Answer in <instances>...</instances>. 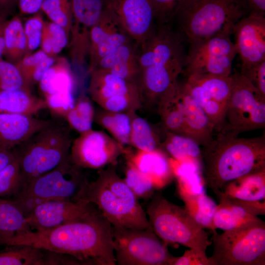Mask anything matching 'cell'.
<instances>
[{"label":"cell","mask_w":265,"mask_h":265,"mask_svg":"<svg viewBox=\"0 0 265 265\" xmlns=\"http://www.w3.org/2000/svg\"><path fill=\"white\" fill-rule=\"evenodd\" d=\"M43 251V265H82L75 257L61 252L45 249Z\"/></svg>","instance_id":"52"},{"label":"cell","mask_w":265,"mask_h":265,"mask_svg":"<svg viewBox=\"0 0 265 265\" xmlns=\"http://www.w3.org/2000/svg\"><path fill=\"white\" fill-rule=\"evenodd\" d=\"M15 158L12 149L0 147V171Z\"/></svg>","instance_id":"57"},{"label":"cell","mask_w":265,"mask_h":265,"mask_svg":"<svg viewBox=\"0 0 265 265\" xmlns=\"http://www.w3.org/2000/svg\"><path fill=\"white\" fill-rule=\"evenodd\" d=\"M222 195L250 213L265 214V170L248 175L228 184Z\"/></svg>","instance_id":"19"},{"label":"cell","mask_w":265,"mask_h":265,"mask_svg":"<svg viewBox=\"0 0 265 265\" xmlns=\"http://www.w3.org/2000/svg\"><path fill=\"white\" fill-rule=\"evenodd\" d=\"M70 156L58 166L31 181L12 200L25 215L36 205L50 200H84L89 181Z\"/></svg>","instance_id":"5"},{"label":"cell","mask_w":265,"mask_h":265,"mask_svg":"<svg viewBox=\"0 0 265 265\" xmlns=\"http://www.w3.org/2000/svg\"><path fill=\"white\" fill-rule=\"evenodd\" d=\"M54 123L33 116L0 113V147L13 149L34 133Z\"/></svg>","instance_id":"22"},{"label":"cell","mask_w":265,"mask_h":265,"mask_svg":"<svg viewBox=\"0 0 265 265\" xmlns=\"http://www.w3.org/2000/svg\"><path fill=\"white\" fill-rule=\"evenodd\" d=\"M9 14L6 12H0V59L2 58L4 47V27Z\"/></svg>","instance_id":"58"},{"label":"cell","mask_w":265,"mask_h":265,"mask_svg":"<svg viewBox=\"0 0 265 265\" xmlns=\"http://www.w3.org/2000/svg\"><path fill=\"white\" fill-rule=\"evenodd\" d=\"M230 35L219 34L208 39L189 43L182 73L187 76L201 64L221 55H236L237 51Z\"/></svg>","instance_id":"24"},{"label":"cell","mask_w":265,"mask_h":265,"mask_svg":"<svg viewBox=\"0 0 265 265\" xmlns=\"http://www.w3.org/2000/svg\"><path fill=\"white\" fill-rule=\"evenodd\" d=\"M89 74V96L101 108L113 112H136L143 108L135 84L104 70L95 69Z\"/></svg>","instance_id":"11"},{"label":"cell","mask_w":265,"mask_h":265,"mask_svg":"<svg viewBox=\"0 0 265 265\" xmlns=\"http://www.w3.org/2000/svg\"><path fill=\"white\" fill-rule=\"evenodd\" d=\"M134 112H113L95 110L94 122L106 130L123 146H131L132 122Z\"/></svg>","instance_id":"30"},{"label":"cell","mask_w":265,"mask_h":265,"mask_svg":"<svg viewBox=\"0 0 265 265\" xmlns=\"http://www.w3.org/2000/svg\"><path fill=\"white\" fill-rule=\"evenodd\" d=\"M4 47L2 57L15 65L27 55L23 23L18 15L6 21L3 31Z\"/></svg>","instance_id":"31"},{"label":"cell","mask_w":265,"mask_h":265,"mask_svg":"<svg viewBox=\"0 0 265 265\" xmlns=\"http://www.w3.org/2000/svg\"><path fill=\"white\" fill-rule=\"evenodd\" d=\"M243 13L232 0H184L174 18L189 43L219 34L231 35Z\"/></svg>","instance_id":"4"},{"label":"cell","mask_w":265,"mask_h":265,"mask_svg":"<svg viewBox=\"0 0 265 265\" xmlns=\"http://www.w3.org/2000/svg\"><path fill=\"white\" fill-rule=\"evenodd\" d=\"M29 231L25 214L13 200L0 198V242Z\"/></svg>","instance_id":"32"},{"label":"cell","mask_w":265,"mask_h":265,"mask_svg":"<svg viewBox=\"0 0 265 265\" xmlns=\"http://www.w3.org/2000/svg\"><path fill=\"white\" fill-rule=\"evenodd\" d=\"M48 55L41 50L25 56L15 65L20 72L26 85L31 90L32 77L38 64Z\"/></svg>","instance_id":"47"},{"label":"cell","mask_w":265,"mask_h":265,"mask_svg":"<svg viewBox=\"0 0 265 265\" xmlns=\"http://www.w3.org/2000/svg\"><path fill=\"white\" fill-rule=\"evenodd\" d=\"M186 80L202 86L213 99L226 107L232 87L231 75L223 77L207 74H193L187 76Z\"/></svg>","instance_id":"35"},{"label":"cell","mask_w":265,"mask_h":265,"mask_svg":"<svg viewBox=\"0 0 265 265\" xmlns=\"http://www.w3.org/2000/svg\"><path fill=\"white\" fill-rule=\"evenodd\" d=\"M6 246L0 250V265H43L42 249L26 244Z\"/></svg>","instance_id":"36"},{"label":"cell","mask_w":265,"mask_h":265,"mask_svg":"<svg viewBox=\"0 0 265 265\" xmlns=\"http://www.w3.org/2000/svg\"><path fill=\"white\" fill-rule=\"evenodd\" d=\"M124 155L127 161L153 182L157 190L165 186L174 177L169 157L161 149L152 151L136 149L133 152L126 149Z\"/></svg>","instance_id":"21"},{"label":"cell","mask_w":265,"mask_h":265,"mask_svg":"<svg viewBox=\"0 0 265 265\" xmlns=\"http://www.w3.org/2000/svg\"><path fill=\"white\" fill-rule=\"evenodd\" d=\"M202 150L204 185L217 196L229 183L265 170V136L218 132Z\"/></svg>","instance_id":"2"},{"label":"cell","mask_w":265,"mask_h":265,"mask_svg":"<svg viewBox=\"0 0 265 265\" xmlns=\"http://www.w3.org/2000/svg\"><path fill=\"white\" fill-rule=\"evenodd\" d=\"M133 41L117 20L104 9L100 20L90 31L89 74L105 56L120 46Z\"/></svg>","instance_id":"18"},{"label":"cell","mask_w":265,"mask_h":265,"mask_svg":"<svg viewBox=\"0 0 265 265\" xmlns=\"http://www.w3.org/2000/svg\"><path fill=\"white\" fill-rule=\"evenodd\" d=\"M171 265H210V262L206 253L189 248L182 256L174 257Z\"/></svg>","instance_id":"51"},{"label":"cell","mask_w":265,"mask_h":265,"mask_svg":"<svg viewBox=\"0 0 265 265\" xmlns=\"http://www.w3.org/2000/svg\"><path fill=\"white\" fill-rule=\"evenodd\" d=\"M244 16L254 15L265 17V0H232Z\"/></svg>","instance_id":"53"},{"label":"cell","mask_w":265,"mask_h":265,"mask_svg":"<svg viewBox=\"0 0 265 265\" xmlns=\"http://www.w3.org/2000/svg\"><path fill=\"white\" fill-rule=\"evenodd\" d=\"M138 50V46L133 41L125 43L103 57L94 69L107 71L137 87L141 72Z\"/></svg>","instance_id":"23"},{"label":"cell","mask_w":265,"mask_h":265,"mask_svg":"<svg viewBox=\"0 0 265 265\" xmlns=\"http://www.w3.org/2000/svg\"><path fill=\"white\" fill-rule=\"evenodd\" d=\"M95 109L91 100L84 95L76 100L73 107L67 114L65 119L68 125L80 134L92 129Z\"/></svg>","instance_id":"39"},{"label":"cell","mask_w":265,"mask_h":265,"mask_svg":"<svg viewBox=\"0 0 265 265\" xmlns=\"http://www.w3.org/2000/svg\"><path fill=\"white\" fill-rule=\"evenodd\" d=\"M176 188L184 208L193 219L204 229L216 230L213 220L217 204L214 200L205 192L196 193L180 187Z\"/></svg>","instance_id":"28"},{"label":"cell","mask_w":265,"mask_h":265,"mask_svg":"<svg viewBox=\"0 0 265 265\" xmlns=\"http://www.w3.org/2000/svg\"><path fill=\"white\" fill-rule=\"evenodd\" d=\"M159 137L145 119L134 112L132 122L131 146L136 150L152 151L160 149Z\"/></svg>","instance_id":"38"},{"label":"cell","mask_w":265,"mask_h":265,"mask_svg":"<svg viewBox=\"0 0 265 265\" xmlns=\"http://www.w3.org/2000/svg\"><path fill=\"white\" fill-rule=\"evenodd\" d=\"M239 73L265 97V60Z\"/></svg>","instance_id":"50"},{"label":"cell","mask_w":265,"mask_h":265,"mask_svg":"<svg viewBox=\"0 0 265 265\" xmlns=\"http://www.w3.org/2000/svg\"><path fill=\"white\" fill-rule=\"evenodd\" d=\"M21 89L31 91L16 66L2 58L0 59V90Z\"/></svg>","instance_id":"44"},{"label":"cell","mask_w":265,"mask_h":265,"mask_svg":"<svg viewBox=\"0 0 265 265\" xmlns=\"http://www.w3.org/2000/svg\"><path fill=\"white\" fill-rule=\"evenodd\" d=\"M72 142L69 129L54 123L14 148L20 166L22 189L68 158Z\"/></svg>","instance_id":"6"},{"label":"cell","mask_w":265,"mask_h":265,"mask_svg":"<svg viewBox=\"0 0 265 265\" xmlns=\"http://www.w3.org/2000/svg\"><path fill=\"white\" fill-rule=\"evenodd\" d=\"M44 99L51 114L61 118H65L76 102L72 92H55L45 97Z\"/></svg>","instance_id":"46"},{"label":"cell","mask_w":265,"mask_h":265,"mask_svg":"<svg viewBox=\"0 0 265 265\" xmlns=\"http://www.w3.org/2000/svg\"><path fill=\"white\" fill-rule=\"evenodd\" d=\"M146 213L151 228L167 245L180 244L205 253L212 245L204 229L185 208L171 202L160 192L151 197Z\"/></svg>","instance_id":"7"},{"label":"cell","mask_w":265,"mask_h":265,"mask_svg":"<svg viewBox=\"0 0 265 265\" xmlns=\"http://www.w3.org/2000/svg\"><path fill=\"white\" fill-rule=\"evenodd\" d=\"M177 94L183 112L186 135L191 137L199 145H207L213 138V124L203 109L179 82Z\"/></svg>","instance_id":"20"},{"label":"cell","mask_w":265,"mask_h":265,"mask_svg":"<svg viewBox=\"0 0 265 265\" xmlns=\"http://www.w3.org/2000/svg\"><path fill=\"white\" fill-rule=\"evenodd\" d=\"M183 40L170 24H157L152 35L138 46L137 59L140 69L157 64H185L186 54Z\"/></svg>","instance_id":"14"},{"label":"cell","mask_w":265,"mask_h":265,"mask_svg":"<svg viewBox=\"0 0 265 265\" xmlns=\"http://www.w3.org/2000/svg\"><path fill=\"white\" fill-rule=\"evenodd\" d=\"M45 21L40 11L29 17L23 24L27 55L33 52L40 45Z\"/></svg>","instance_id":"45"},{"label":"cell","mask_w":265,"mask_h":265,"mask_svg":"<svg viewBox=\"0 0 265 265\" xmlns=\"http://www.w3.org/2000/svg\"><path fill=\"white\" fill-rule=\"evenodd\" d=\"M178 84L159 104L157 110L165 132L186 135L183 112L177 94Z\"/></svg>","instance_id":"34"},{"label":"cell","mask_w":265,"mask_h":265,"mask_svg":"<svg viewBox=\"0 0 265 265\" xmlns=\"http://www.w3.org/2000/svg\"><path fill=\"white\" fill-rule=\"evenodd\" d=\"M38 84L44 98L58 92L74 93L75 79L71 64L67 58L56 57Z\"/></svg>","instance_id":"27"},{"label":"cell","mask_w":265,"mask_h":265,"mask_svg":"<svg viewBox=\"0 0 265 265\" xmlns=\"http://www.w3.org/2000/svg\"><path fill=\"white\" fill-rule=\"evenodd\" d=\"M181 84L205 111L213 124L215 130L217 132H219L222 128L224 122L225 107L213 99L200 85L187 80Z\"/></svg>","instance_id":"33"},{"label":"cell","mask_w":265,"mask_h":265,"mask_svg":"<svg viewBox=\"0 0 265 265\" xmlns=\"http://www.w3.org/2000/svg\"><path fill=\"white\" fill-rule=\"evenodd\" d=\"M18 0H0V12L10 13Z\"/></svg>","instance_id":"59"},{"label":"cell","mask_w":265,"mask_h":265,"mask_svg":"<svg viewBox=\"0 0 265 265\" xmlns=\"http://www.w3.org/2000/svg\"><path fill=\"white\" fill-rule=\"evenodd\" d=\"M155 8L157 24H171L184 0H151Z\"/></svg>","instance_id":"48"},{"label":"cell","mask_w":265,"mask_h":265,"mask_svg":"<svg viewBox=\"0 0 265 265\" xmlns=\"http://www.w3.org/2000/svg\"><path fill=\"white\" fill-rule=\"evenodd\" d=\"M231 76L232 90L219 132L238 136L242 132L264 129L265 97L239 72Z\"/></svg>","instance_id":"9"},{"label":"cell","mask_w":265,"mask_h":265,"mask_svg":"<svg viewBox=\"0 0 265 265\" xmlns=\"http://www.w3.org/2000/svg\"><path fill=\"white\" fill-rule=\"evenodd\" d=\"M47 108L44 99L25 89L0 90V113L33 116Z\"/></svg>","instance_id":"26"},{"label":"cell","mask_w":265,"mask_h":265,"mask_svg":"<svg viewBox=\"0 0 265 265\" xmlns=\"http://www.w3.org/2000/svg\"><path fill=\"white\" fill-rule=\"evenodd\" d=\"M41 10L51 22L62 26L70 37L73 23L70 0H44Z\"/></svg>","instance_id":"40"},{"label":"cell","mask_w":265,"mask_h":265,"mask_svg":"<svg viewBox=\"0 0 265 265\" xmlns=\"http://www.w3.org/2000/svg\"><path fill=\"white\" fill-rule=\"evenodd\" d=\"M95 208L86 201L50 200L36 205L25 216L31 231H44L81 219Z\"/></svg>","instance_id":"15"},{"label":"cell","mask_w":265,"mask_h":265,"mask_svg":"<svg viewBox=\"0 0 265 265\" xmlns=\"http://www.w3.org/2000/svg\"><path fill=\"white\" fill-rule=\"evenodd\" d=\"M232 34L241 61L240 72L265 60V17L241 18L234 26Z\"/></svg>","instance_id":"17"},{"label":"cell","mask_w":265,"mask_h":265,"mask_svg":"<svg viewBox=\"0 0 265 265\" xmlns=\"http://www.w3.org/2000/svg\"><path fill=\"white\" fill-rule=\"evenodd\" d=\"M235 56L227 55L216 57L197 66L187 76L200 74L229 76L231 74L232 63Z\"/></svg>","instance_id":"43"},{"label":"cell","mask_w":265,"mask_h":265,"mask_svg":"<svg viewBox=\"0 0 265 265\" xmlns=\"http://www.w3.org/2000/svg\"><path fill=\"white\" fill-rule=\"evenodd\" d=\"M105 9L138 46L149 38L157 26L151 0H105Z\"/></svg>","instance_id":"13"},{"label":"cell","mask_w":265,"mask_h":265,"mask_svg":"<svg viewBox=\"0 0 265 265\" xmlns=\"http://www.w3.org/2000/svg\"><path fill=\"white\" fill-rule=\"evenodd\" d=\"M56 57L48 56L38 64L32 74V86L39 83L44 74L54 63Z\"/></svg>","instance_id":"55"},{"label":"cell","mask_w":265,"mask_h":265,"mask_svg":"<svg viewBox=\"0 0 265 265\" xmlns=\"http://www.w3.org/2000/svg\"><path fill=\"white\" fill-rule=\"evenodd\" d=\"M115 165L99 170L96 179L89 181L84 200L93 204L113 228H151L146 212Z\"/></svg>","instance_id":"3"},{"label":"cell","mask_w":265,"mask_h":265,"mask_svg":"<svg viewBox=\"0 0 265 265\" xmlns=\"http://www.w3.org/2000/svg\"><path fill=\"white\" fill-rule=\"evenodd\" d=\"M40 46L41 50L48 56L54 57L53 53L52 40L46 22H45L43 29Z\"/></svg>","instance_id":"56"},{"label":"cell","mask_w":265,"mask_h":265,"mask_svg":"<svg viewBox=\"0 0 265 265\" xmlns=\"http://www.w3.org/2000/svg\"><path fill=\"white\" fill-rule=\"evenodd\" d=\"M72 25L90 30L101 17L105 9V0H70Z\"/></svg>","instance_id":"37"},{"label":"cell","mask_w":265,"mask_h":265,"mask_svg":"<svg viewBox=\"0 0 265 265\" xmlns=\"http://www.w3.org/2000/svg\"><path fill=\"white\" fill-rule=\"evenodd\" d=\"M217 197L219 203L213 220L215 229L223 231L243 230L265 224L258 216L250 213L225 197L219 195Z\"/></svg>","instance_id":"25"},{"label":"cell","mask_w":265,"mask_h":265,"mask_svg":"<svg viewBox=\"0 0 265 265\" xmlns=\"http://www.w3.org/2000/svg\"><path fill=\"white\" fill-rule=\"evenodd\" d=\"M211 231L210 265H265V224L221 234Z\"/></svg>","instance_id":"8"},{"label":"cell","mask_w":265,"mask_h":265,"mask_svg":"<svg viewBox=\"0 0 265 265\" xmlns=\"http://www.w3.org/2000/svg\"><path fill=\"white\" fill-rule=\"evenodd\" d=\"M165 138L160 149L169 158L179 161L194 163L200 168L202 165V150L191 137L172 132H165Z\"/></svg>","instance_id":"29"},{"label":"cell","mask_w":265,"mask_h":265,"mask_svg":"<svg viewBox=\"0 0 265 265\" xmlns=\"http://www.w3.org/2000/svg\"><path fill=\"white\" fill-rule=\"evenodd\" d=\"M185 64H157L141 69L137 84L143 107H157L177 86Z\"/></svg>","instance_id":"16"},{"label":"cell","mask_w":265,"mask_h":265,"mask_svg":"<svg viewBox=\"0 0 265 265\" xmlns=\"http://www.w3.org/2000/svg\"><path fill=\"white\" fill-rule=\"evenodd\" d=\"M123 179L138 199L151 198L157 190L153 182L128 161L126 162Z\"/></svg>","instance_id":"41"},{"label":"cell","mask_w":265,"mask_h":265,"mask_svg":"<svg viewBox=\"0 0 265 265\" xmlns=\"http://www.w3.org/2000/svg\"><path fill=\"white\" fill-rule=\"evenodd\" d=\"M22 188L20 166L15 155L14 159L0 171V198L14 197Z\"/></svg>","instance_id":"42"},{"label":"cell","mask_w":265,"mask_h":265,"mask_svg":"<svg viewBox=\"0 0 265 265\" xmlns=\"http://www.w3.org/2000/svg\"><path fill=\"white\" fill-rule=\"evenodd\" d=\"M52 43L53 55H57L69 44V36L65 30L58 24L50 22H46Z\"/></svg>","instance_id":"49"},{"label":"cell","mask_w":265,"mask_h":265,"mask_svg":"<svg viewBox=\"0 0 265 265\" xmlns=\"http://www.w3.org/2000/svg\"><path fill=\"white\" fill-rule=\"evenodd\" d=\"M17 244L69 254L82 265L116 264L112 226L96 208L79 220L49 230L29 231L0 242Z\"/></svg>","instance_id":"1"},{"label":"cell","mask_w":265,"mask_h":265,"mask_svg":"<svg viewBox=\"0 0 265 265\" xmlns=\"http://www.w3.org/2000/svg\"><path fill=\"white\" fill-rule=\"evenodd\" d=\"M126 150L105 132L91 129L72 141L70 156L72 161L82 169L100 170L116 165Z\"/></svg>","instance_id":"12"},{"label":"cell","mask_w":265,"mask_h":265,"mask_svg":"<svg viewBox=\"0 0 265 265\" xmlns=\"http://www.w3.org/2000/svg\"><path fill=\"white\" fill-rule=\"evenodd\" d=\"M112 228L116 264L171 265L175 256L151 228Z\"/></svg>","instance_id":"10"},{"label":"cell","mask_w":265,"mask_h":265,"mask_svg":"<svg viewBox=\"0 0 265 265\" xmlns=\"http://www.w3.org/2000/svg\"><path fill=\"white\" fill-rule=\"evenodd\" d=\"M44 0H18V7L22 14H34L40 11Z\"/></svg>","instance_id":"54"}]
</instances>
